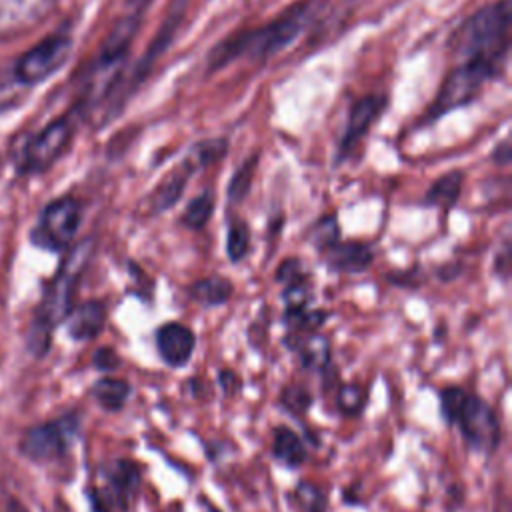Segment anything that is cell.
Masks as SVG:
<instances>
[{
  "label": "cell",
  "instance_id": "obj_21",
  "mask_svg": "<svg viewBox=\"0 0 512 512\" xmlns=\"http://www.w3.org/2000/svg\"><path fill=\"white\" fill-rule=\"evenodd\" d=\"M214 206H216V200H214V192L212 190H206V192L198 194L184 208L182 224L186 228H190V230H202L208 224V220L212 218Z\"/></svg>",
  "mask_w": 512,
  "mask_h": 512
},
{
  "label": "cell",
  "instance_id": "obj_1",
  "mask_svg": "<svg viewBox=\"0 0 512 512\" xmlns=\"http://www.w3.org/2000/svg\"><path fill=\"white\" fill-rule=\"evenodd\" d=\"M510 18L508 0L490 2L468 16L448 42L454 64H476L498 78L508 58Z\"/></svg>",
  "mask_w": 512,
  "mask_h": 512
},
{
  "label": "cell",
  "instance_id": "obj_16",
  "mask_svg": "<svg viewBox=\"0 0 512 512\" xmlns=\"http://www.w3.org/2000/svg\"><path fill=\"white\" fill-rule=\"evenodd\" d=\"M272 456L288 468H298L306 460V450L294 430L276 426L272 430Z\"/></svg>",
  "mask_w": 512,
  "mask_h": 512
},
{
  "label": "cell",
  "instance_id": "obj_26",
  "mask_svg": "<svg viewBox=\"0 0 512 512\" xmlns=\"http://www.w3.org/2000/svg\"><path fill=\"white\" fill-rule=\"evenodd\" d=\"M254 164H256V158H248V162H244V164L236 170V174L232 176L230 186H228V198H230V202H242V198L248 194L250 182H252Z\"/></svg>",
  "mask_w": 512,
  "mask_h": 512
},
{
  "label": "cell",
  "instance_id": "obj_6",
  "mask_svg": "<svg viewBox=\"0 0 512 512\" xmlns=\"http://www.w3.org/2000/svg\"><path fill=\"white\" fill-rule=\"evenodd\" d=\"M72 52V36L54 32L26 50L14 64V78L20 84H40L64 66Z\"/></svg>",
  "mask_w": 512,
  "mask_h": 512
},
{
  "label": "cell",
  "instance_id": "obj_10",
  "mask_svg": "<svg viewBox=\"0 0 512 512\" xmlns=\"http://www.w3.org/2000/svg\"><path fill=\"white\" fill-rule=\"evenodd\" d=\"M106 486L96 488L92 494L94 510L96 512H114L126 510L132 496L138 492L140 486V468L130 460H114L104 470Z\"/></svg>",
  "mask_w": 512,
  "mask_h": 512
},
{
  "label": "cell",
  "instance_id": "obj_20",
  "mask_svg": "<svg viewBox=\"0 0 512 512\" xmlns=\"http://www.w3.org/2000/svg\"><path fill=\"white\" fill-rule=\"evenodd\" d=\"M300 362L306 370H324L330 360V344L320 334H310L298 344Z\"/></svg>",
  "mask_w": 512,
  "mask_h": 512
},
{
  "label": "cell",
  "instance_id": "obj_18",
  "mask_svg": "<svg viewBox=\"0 0 512 512\" xmlns=\"http://www.w3.org/2000/svg\"><path fill=\"white\" fill-rule=\"evenodd\" d=\"M234 286L228 278L208 276L200 278L190 286V298L200 302L202 306H220L230 300Z\"/></svg>",
  "mask_w": 512,
  "mask_h": 512
},
{
  "label": "cell",
  "instance_id": "obj_4",
  "mask_svg": "<svg viewBox=\"0 0 512 512\" xmlns=\"http://www.w3.org/2000/svg\"><path fill=\"white\" fill-rule=\"evenodd\" d=\"M148 4H150V0H130L128 10L114 22L108 36L100 44V50H98L94 62L88 68L86 80H88L90 90H94L102 78L106 80V78H110V74L114 76V72L122 66V62L128 56V50L132 46V40L136 38L138 30H140V24H142Z\"/></svg>",
  "mask_w": 512,
  "mask_h": 512
},
{
  "label": "cell",
  "instance_id": "obj_7",
  "mask_svg": "<svg viewBox=\"0 0 512 512\" xmlns=\"http://www.w3.org/2000/svg\"><path fill=\"white\" fill-rule=\"evenodd\" d=\"M82 220V206L70 196L52 200L40 214L38 226L32 232L34 244L46 250H64L70 246Z\"/></svg>",
  "mask_w": 512,
  "mask_h": 512
},
{
  "label": "cell",
  "instance_id": "obj_9",
  "mask_svg": "<svg viewBox=\"0 0 512 512\" xmlns=\"http://www.w3.org/2000/svg\"><path fill=\"white\" fill-rule=\"evenodd\" d=\"M76 432L78 418L74 414H68L32 428L22 440V450L32 460H52L62 456L72 446Z\"/></svg>",
  "mask_w": 512,
  "mask_h": 512
},
{
  "label": "cell",
  "instance_id": "obj_29",
  "mask_svg": "<svg viewBox=\"0 0 512 512\" xmlns=\"http://www.w3.org/2000/svg\"><path fill=\"white\" fill-rule=\"evenodd\" d=\"M118 364H120V356L116 354V350H112V348H100V350H96V354H94V366H96L98 370L110 372V370L118 368Z\"/></svg>",
  "mask_w": 512,
  "mask_h": 512
},
{
  "label": "cell",
  "instance_id": "obj_19",
  "mask_svg": "<svg viewBox=\"0 0 512 512\" xmlns=\"http://www.w3.org/2000/svg\"><path fill=\"white\" fill-rule=\"evenodd\" d=\"M92 396L104 410L116 412L126 404V400L130 396V386H128V382H124L120 378H100L92 386Z\"/></svg>",
  "mask_w": 512,
  "mask_h": 512
},
{
  "label": "cell",
  "instance_id": "obj_15",
  "mask_svg": "<svg viewBox=\"0 0 512 512\" xmlns=\"http://www.w3.org/2000/svg\"><path fill=\"white\" fill-rule=\"evenodd\" d=\"M106 322V308L102 302L90 300L68 312V334L74 340L96 338Z\"/></svg>",
  "mask_w": 512,
  "mask_h": 512
},
{
  "label": "cell",
  "instance_id": "obj_11",
  "mask_svg": "<svg viewBox=\"0 0 512 512\" xmlns=\"http://www.w3.org/2000/svg\"><path fill=\"white\" fill-rule=\"evenodd\" d=\"M386 96L382 94H370V96H362L358 98L346 118L344 124V132L338 144V158L348 156L358 144L360 140L370 132V128L376 124V120L382 116L384 108H386Z\"/></svg>",
  "mask_w": 512,
  "mask_h": 512
},
{
  "label": "cell",
  "instance_id": "obj_23",
  "mask_svg": "<svg viewBox=\"0 0 512 512\" xmlns=\"http://www.w3.org/2000/svg\"><path fill=\"white\" fill-rule=\"evenodd\" d=\"M294 500L300 512H326V494L312 482H300L294 490Z\"/></svg>",
  "mask_w": 512,
  "mask_h": 512
},
{
  "label": "cell",
  "instance_id": "obj_13",
  "mask_svg": "<svg viewBox=\"0 0 512 512\" xmlns=\"http://www.w3.org/2000/svg\"><path fill=\"white\" fill-rule=\"evenodd\" d=\"M200 166H204V162L200 160V156L194 150L190 158H186L178 168H174L170 174H166V178L160 182V186L152 194V212H164L170 206H174L176 200L182 196L190 174Z\"/></svg>",
  "mask_w": 512,
  "mask_h": 512
},
{
  "label": "cell",
  "instance_id": "obj_3",
  "mask_svg": "<svg viewBox=\"0 0 512 512\" xmlns=\"http://www.w3.org/2000/svg\"><path fill=\"white\" fill-rule=\"evenodd\" d=\"M90 252H92V242L90 240L74 246L72 252L62 262L58 274L54 276V280L46 288V294H44V300L38 308V318H36V324H34V332L38 334L36 344H42V348L48 342L50 330L58 322H62L68 316V312L72 310V296H74L76 284L80 280V274L88 264Z\"/></svg>",
  "mask_w": 512,
  "mask_h": 512
},
{
  "label": "cell",
  "instance_id": "obj_14",
  "mask_svg": "<svg viewBox=\"0 0 512 512\" xmlns=\"http://www.w3.org/2000/svg\"><path fill=\"white\" fill-rule=\"evenodd\" d=\"M324 252H326V262L330 270L346 272V274L362 272L374 260L372 248L362 242H336Z\"/></svg>",
  "mask_w": 512,
  "mask_h": 512
},
{
  "label": "cell",
  "instance_id": "obj_22",
  "mask_svg": "<svg viewBox=\"0 0 512 512\" xmlns=\"http://www.w3.org/2000/svg\"><path fill=\"white\" fill-rule=\"evenodd\" d=\"M250 252V228L244 220H232L226 234V254L232 262H240Z\"/></svg>",
  "mask_w": 512,
  "mask_h": 512
},
{
  "label": "cell",
  "instance_id": "obj_2",
  "mask_svg": "<svg viewBox=\"0 0 512 512\" xmlns=\"http://www.w3.org/2000/svg\"><path fill=\"white\" fill-rule=\"evenodd\" d=\"M310 20V2H298L286 8L280 16H276L272 22H266L264 26L252 28V30H242L226 40L218 42L208 58H206V68L208 72H216L236 58H246V60H256L264 62L270 56L278 54L280 50L288 48L304 30V26Z\"/></svg>",
  "mask_w": 512,
  "mask_h": 512
},
{
  "label": "cell",
  "instance_id": "obj_27",
  "mask_svg": "<svg viewBox=\"0 0 512 512\" xmlns=\"http://www.w3.org/2000/svg\"><path fill=\"white\" fill-rule=\"evenodd\" d=\"M338 220L334 216H326L324 220H320L312 232V240L316 244L318 250H328L332 244L338 242Z\"/></svg>",
  "mask_w": 512,
  "mask_h": 512
},
{
  "label": "cell",
  "instance_id": "obj_25",
  "mask_svg": "<svg viewBox=\"0 0 512 512\" xmlns=\"http://www.w3.org/2000/svg\"><path fill=\"white\" fill-rule=\"evenodd\" d=\"M366 402V392L358 384H344L336 392V404L340 412L348 416H356L362 412V406Z\"/></svg>",
  "mask_w": 512,
  "mask_h": 512
},
{
  "label": "cell",
  "instance_id": "obj_8",
  "mask_svg": "<svg viewBox=\"0 0 512 512\" xmlns=\"http://www.w3.org/2000/svg\"><path fill=\"white\" fill-rule=\"evenodd\" d=\"M466 444L478 452L492 454L500 444V424L494 408L478 398L466 396L462 412L456 420Z\"/></svg>",
  "mask_w": 512,
  "mask_h": 512
},
{
  "label": "cell",
  "instance_id": "obj_31",
  "mask_svg": "<svg viewBox=\"0 0 512 512\" xmlns=\"http://www.w3.org/2000/svg\"><path fill=\"white\" fill-rule=\"evenodd\" d=\"M220 384L224 386V392L232 394L238 388V376L232 370H224L220 372Z\"/></svg>",
  "mask_w": 512,
  "mask_h": 512
},
{
  "label": "cell",
  "instance_id": "obj_30",
  "mask_svg": "<svg viewBox=\"0 0 512 512\" xmlns=\"http://www.w3.org/2000/svg\"><path fill=\"white\" fill-rule=\"evenodd\" d=\"M276 280H278V282H288V284L300 280V262H298V258H288V260H284V262L280 264L278 272H276Z\"/></svg>",
  "mask_w": 512,
  "mask_h": 512
},
{
  "label": "cell",
  "instance_id": "obj_5",
  "mask_svg": "<svg viewBox=\"0 0 512 512\" xmlns=\"http://www.w3.org/2000/svg\"><path fill=\"white\" fill-rule=\"evenodd\" d=\"M74 122L70 116H60L48 122L40 132L24 142L16 166L20 174H38L50 168L70 146Z\"/></svg>",
  "mask_w": 512,
  "mask_h": 512
},
{
  "label": "cell",
  "instance_id": "obj_12",
  "mask_svg": "<svg viewBox=\"0 0 512 512\" xmlns=\"http://www.w3.org/2000/svg\"><path fill=\"white\" fill-rule=\"evenodd\" d=\"M196 346L194 332L180 322H166L156 330V348L164 364L182 368L188 364Z\"/></svg>",
  "mask_w": 512,
  "mask_h": 512
},
{
  "label": "cell",
  "instance_id": "obj_28",
  "mask_svg": "<svg viewBox=\"0 0 512 512\" xmlns=\"http://www.w3.org/2000/svg\"><path fill=\"white\" fill-rule=\"evenodd\" d=\"M282 402L286 404V408L294 410V412H306L310 402H312V396L308 394L306 388L302 386H292L288 388L284 394H282Z\"/></svg>",
  "mask_w": 512,
  "mask_h": 512
},
{
  "label": "cell",
  "instance_id": "obj_24",
  "mask_svg": "<svg viewBox=\"0 0 512 512\" xmlns=\"http://www.w3.org/2000/svg\"><path fill=\"white\" fill-rule=\"evenodd\" d=\"M466 396L468 394L460 386H448L440 392V412L446 424H456L466 402Z\"/></svg>",
  "mask_w": 512,
  "mask_h": 512
},
{
  "label": "cell",
  "instance_id": "obj_17",
  "mask_svg": "<svg viewBox=\"0 0 512 512\" xmlns=\"http://www.w3.org/2000/svg\"><path fill=\"white\" fill-rule=\"evenodd\" d=\"M462 184H464V174L460 170H452L442 174L426 192L424 196V204L428 206H438L444 210H450L462 192Z\"/></svg>",
  "mask_w": 512,
  "mask_h": 512
}]
</instances>
